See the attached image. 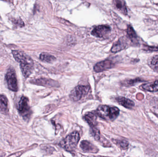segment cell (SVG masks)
<instances>
[{
  "instance_id": "obj_8",
  "label": "cell",
  "mask_w": 158,
  "mask_h": 157,
  "mask_svg": "<svg viewBox=\"0 0 158 157\" xmlns=\"http://www.w3.org/2000/svg\"><path fill=\"white\" fill-rule=\"evenodd\" d=\"M80 147L84 152L89 153H97L98 150L97 147L87 141H83L80 144Z\"/></svg>"
},
{
  "instance_id": "obj_2",
  "label": "cell",
  "mask_w": 158,
  "mask_h": 157,
  "mask_svg": "<svg viewBox=\"0 0 158 157\" xmlns=\"http://www.w3.org/2000/svg\"><path fill=\"white\" fill-rule=\"evenodd\" d=\"M80 135L78 132L74 131L67 135L60 143L61 147L67 151L71 152L76 149L80 140Z\"/></svg>"
},
{
  "instance_id": "obj_11",
  "label": "cell",
  "mask_w": 158,
  "mask_h": 157,
  "mask_svg": "<svg viewBox=\"0 0 158 157\" xmlns=\"http://www.w3.org/2000/svg\"><path fill=\"white\" fill-rule=\"evenodd\" d=\"M116 100L120 105L128 109H132L135 106V103L132 100L123 97H118Z\"/></svg>"
},
{
  "instance_id": "obj_13",
  "label": "cell",
  "mask_w": 158,
  "mask_h": 157,
  "mask_svg": "<svg viewBox=\"0 0 158 157\" xmlns=\"http://www.w3.org/2000/svg\"><path fill=\"white\" fill-rule=\"evenodd\" d=\"M84 118L86 122L91 126V128L95 127L97 125V117L95 113L88 112L85 115Z\"/></svg>"
},
{
  "instance_id": "obj_24",
  "label": "cell",
  "mask_w": 158,
  "mask_h": 157,
  "mask_svg": "<svg viewBox=\"0 0 158 157\" xmlns=\"http://www.w3.org/2000/svg\"><path fill=\"white\" fill-rule=\"evenodd\" d=\"M3 1H6V0H3Z\"/></svg>"
},
{
  "instance_id": "obj_16",
  "label": "cell",
  "mask_w": 158,
  "mask_h": 157,
  "mask_svg": "<svg viewBox=\"0 0 158 157\" xmlns=\"http://www.w3.org/2000/svg\"><path fill=\"white\" fill-rule=\"evenodd\" d=\"M0 112L2 113L8 112V104L6 98L3 95H0Z\"/></svg>"
},
{
  "instance_id": "obj_6",
  "label": "cell",
  "mask_w": 158,
  "mask_h": 157,
  "mask_svg": "<svg viewBox=\"0 0 158 157\" xmlns=\"http://www.w3.org/2000/svg\"><path fill=\"white\" fill-rule=\"evenodd\" d=\"M110 31L111 28L109 26L101 25L95 27L92 30V34L97 37H104L108 35Z\"/></svg>"
},
{
  "instance_id": "obj_22",
  "label": "cell",
  "mask_w": 158,
  "mask_h": 157,
  "mask_svg": "<svg viewBox=\"0 0 158 157\" xmlns=\"http://www.w3.org/2000/svg\"><path fill=\"white\" fill-rule=\"evenodd\" d=\"M13 23L15 25H18V26H20V27L23 26H24V23L23 21L21 20V19H14V21H13Z\"/></svg>"
},
{
  "instance_id": "obj_19",
  "label": "cell",
  "mask_w": 158,
  "mask_h": 157,
  "mask_svg": "<svg viewBox=\"0 0 158 157\" xmlns=\"http://www.w3.org/2000/svg\"><path fill=\"white\" fill-rule=\"evenodd\" d=\"M149 65L154 71L158 72V55H155L152 57Z\"/></svg>"
},
{
  "instance_id": "obj_17",
  "label": "cell",
  "mask_w": 158,
  "mask_h": 157,
  "mask_svg": "<svg viewBox=\"0 0 158 157\" xmlns=\"http://www.w3.org/2000/svg\"><path fill=\"white\" fill-rule=\"evenodd\" d=\"M40 59L43 61L46 62L47 63H52L56 60V58L46 53H43L40 55Z\"/></svg>"
},
{
  "instance_id": "obj_10",
  "label": "cell",
  "mask_w": 158,
  "mask_h": 157,
  "mask_svg": "<svg viewBox=\"0 0 158 157\" xmlns=\"http://www.w3.org/2000/svg\"><path fill=\"white\" fill-rule=\"evenodd\" d=\"M113 4L115 8L122 14H127V9L124 0H113Z\"/></svg>"
},
{
  "instance_id": "obj_23",
  "label": "cell",
  "mask_w": 158,
  "mask_h": 157,
  "mask_svg": "<svg viewBox=\"0 0 158 157\" xmlns=\"http://www.w3.org/2000/svg\"><path fill=\"white\" fill-rule=\"evenodd\" d=\"M147 49L150 51H158V47H147Z\"/></svg>"
},
{
  "instance_id": "obj_4",
  "label": "cell",
  "mask_w": 158,
  "mask_h": 157,
  "mask_svg": "<svg viewBox=\"0 0 158 157\" xmlns=\"http://www.w3.org/2000/svg\"><path fill=\"white\" fill-rule=\"evenodd\" d=\"M89 90V86H78L72 90L69 97L73 101H78L88 94Z\"/></svg>"
},
{
  "instance_id": "obj_3",
  "label": "cell",
  "mask_w": 158,
  "mask_h": 157,
  "mask_svg": "<svg viewBox=\"0 0 158 157\" xmlns=\"http://www.w3.org/2000/svg\"><path fill=\"white\" fill-rule=\"evenodd\" d=\"M28 102V99L23 96L21 97L18 104V111L25 120H29L31 115V110Z\"/></svg>"
},
{
  "instance_id": "obj_18",
  "label": "cell",
  "mask_w": 158,
  "mask_h": 157,
  "mask_svg": "<svg viewBox=\"0 0 158 157\" xmlns=\"http://www.w3.org/2000/svg\"><path fill=\"white\" fill-rule=\"evenodd\" d=\"M120 111L117 107H110L109 118L110 120L113 121L119 114Z\"/></svg>"
},
{
  "instance_id": "obj_5",
  "label": "cell",
  "mask_w": 158,
  "mask_h": 157,
  "mask_svg": "<svg viewBox=\"0 0 158 157\" xmlns=\"http://www.w3.org/2000/svg\"><path fill=\"white\" fill-rule=\"evenodd\" d=\"M6 80L7 83V86L10 90L16 92L18 90L17 80L15 70L10 67L6 75Z\"/></svg>"
},
{
  "instance_id": "obj_14",
  "label": "cell",
  "mask_w": 158,
  "mask_h": 157,
  "mask_svg": "<svg viewBox=\"0 0 158 157\" xmlns=\"http://www.w3.org/2000/svg\"><path fill=\"white\" fill-rule=\"evenodd\" d=\"M142 87L143 89L149 92H156L158 91V80L151 83L144 84Z\"/></svg>"
},
{
  "instance_id": "obj_9",
  "label": "cell",
  "mask_w": 158,
  "mask_h": 157,
  "mask_svg": "<svg viewBox=\"0 0 158 157\" xmlns=\"http://www.w3.org/2000/svg\"><path fill=\"white\" fill-rule=\"evenodd\" d=\"M110 107L106 105L99 106L96 110V114L105 120H109Z\"/></svg>"
},
{
  "instance_id": "obj_7",
  "label": "cell",
  "mask_w": 158,
  "mask_h": 157,
  "mask_svg": "<svg viewBox=\"0 0 158 157\" xmlns=\"http://www.w3.org/2000/svg\"><path fill=\"white\" fill-rule=\"evenodd\" d=\"M114 64L112 61L106 60L98 63L94 67V70L97 73H100L112 68Z\"/></svg>"
},
{
  "instance_id": "obj_21",
  "label": "cell",
  "mask_w": 158,
  "mask_h": 157,
  "mask_svg": "<svg viewBox=\"0 0 158 157\" xmlns=\"http://www.w3.org/2000/svg\"><path fill=\"white\" fill-rule=\"evenodd\" d=\"M119 145L123 149H126L129 146V143L126 140H121L119 141Z\"/></svg>"
},
{
  "instance_id": "obj_15",
  "label": "cell",
  "mask_w": 158,
  "mask_h": 157,
  "mask_svg": "<svg viewBox=\"0 0 158 157\" xmlns=\"http://www.w3.org/2000/svg\"><path fill=\"white\" fill-rule=\"evenodd\" d=\"M127 44L123 40H119L113 45L111 49V51L114 53L118 52L126 48Z\"/></svg>"
},
{
  "instance_id": "obj_20",
  "label": "cell",
  "mask_w": 158,
  "mask_h": 157,
  "mask_svg": "<svg viewBox=\"0 0 158 157\" xmlns=\"http://www.w3.org/2000/svg\"><path fill=\"white\" fill-rule=\"evenodd\" d=\"M127 34L131 40L132 41H135L137 38V35L134 29L131 26H129L127 30Z\"/></svg>"
},
{
  "instance_id": "obj_12",
  "label": "cell",
  "mask_w": 158,
  "mask_h": 157,
  "mask_svg": "<svg viewBox=\"0 0 158 157\" xmlns=\"http://www.w3.org/2000/svg\"><path fill=\"white\" fill-rule=\"evenodd\" d=\"M33 83L36 84L47 87L54 86L56 84V82L55 81L52 80V79L44 78L36 79Z\"/></svg>"
},
{
  "instance_id": "obj_1",
  "label": "cell",
  "mask_w": 158,
  "mask_h": 157,
  "mask_svg": "<svg viewBox=\"0 0 158 157\" xmlns=\"http://www.w3.org/2000/svg\"><path fill=\"white\" fill-rule=\"evenodd\" d=\"M13 56L16 61L19 63L23 76L27 78L33 72L34 63L32 59L27 54L19 50L12 51Z\"/></svg>"
}]
</instances>
